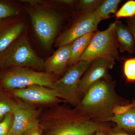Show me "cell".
I'll use <instances>...</instances> for the list:
<instances>
[{
  "mask_svg": "<svg viewBox=\"0 0 135 135\" xmlns=\"http://www.w3.org/2000/svg\"><path fill=\"white\" fill-rule=\"evenodd\" d=\"M114 64V61L103 58L92 61L80 81L79 90L81 98L89 87L95 82L102 79L111 80L109 71Z\"/></svg>",
  "mask_w": 135,
  "mask_h": 135,
  "instance_id": "cell-11",
  "label": "cell"
},
{
  "mask_svg": "<svg viewBox=\"0 0 135 135\" xmlns=\"http://www.w3.org/2000/svg\"><path fill=\"white\" fill-rule=\"evenodd\" d=\"M132 107L130 104L127 105H116L113 110L114 116H119L122 115L127 112L130 108Z\"/></svg>",
  "mask_w": 135,
  "mask_h": 135,
  "instance_id": "cell-24",
  "label": "cell"
},
{
  "mask_svg": "<svg viewBox=\"0 0 135 135\" xmlns=\"http://www.w3.org/2000/svg\"><path fill=\"white\" fill-rule=\"evenodd\" d=\"M102 0H81L79 2L80 15L95 11L103 2Z\"/></svg>",
  "mask_w": 135,
  "mask_h": 135,
  "instance_id": "cell-19",
  "label": "cell"
},
{
  "mask_svg": "<svg viewBox=\"0 0 135 135\" xmlns=\"http://www.w3.org/2000/svg\"><path fill=\"white\" fill-rule=\"evenodd\" d=\"M18 105V102L5 97L0 96V122L9 113H14Z\"/></svg>",
  "mask_w": 135,
  "mask_h": 135,
  "instance_id": "cell-18",
  "label": "cell"
},
{
  "mask_svg": "<svg viewBox=\"0 0 135 135\" xmlns=\"http://www.w3.org/2000/svg\"><path fill=\"white\" fill-rule=\"evenodd\" d=\"M41 110L26 102H18L14 114V119L9 135H23L38 126Z\"/></svg>",
  "mask_w": 135,
  "mask_h": 135,
  "instance_id": "cell-9",
  "label": "cell"
},
{
  "mask_svg": "<svg viewBox=\"0 0 135 135\" xmlns=\"http://www.w3.org/2000/svg\"><path fill=\"white\" fill-rule=\"evenodd\" d=\"M102 20L96 11L80 15L71 26L59 36L55 46L59 47L70 44L83 35L97 31L98 26Z\"/></svg>",
  "mask_w": 135,
  "mask_h": 135,
  "instance_id": "cell-8",
  "label": "cell"
},
{
  "mask_svg": "<svg viewBox=\"0 0 135 135\" xmlns=\"http://www.w3.org/2000/svg\"><path fill=\"white\" fill-rule=\"evenodd\" d=\"M0 66L44 70V62L35 53L24 36L19 37L7 49L0 53Z\"/></svg>",
  "mask_w": 135,
  "mask_h": 135,
  "instance_id": "cell-3",
  "label": "cell"
},
{
  "mask_svg": "<svg viewBox=\"0 0 135 135\" xmlns=\"http://www.w3.org/2000/svg\"><path fill=\"white\" fill-rule=\"evenodd\" d=\"M56 76L26 68L12 67L2 74L0 81L3 88L11 91L34 85L51 88Z\"/></svg>",
  "mask_w": 135,
  "mask_h": 135,
  "instance_id": "cell-5",
  "label": "cell"
},
{
  "mask_svg": "<svg viewBox=\"0 0 135 135\" xmlns=\"http://www.w3.org/2000/svg\"><path fill=\"white\" fill-rule=\"evenodd\" d=\"M57 2L60 3L62 4L65 5H71L75 2V1L73 0H62V1H57Z\"/></svg>",
  "mask_w": 135,
  "mask_h": 135,
  "instance_id": "cell-28",
  "label": "cell"
},
{
  "mask_svg": "<svg viewBox=\"0 0 135 135\" xmlns=\"http://www.w3.org/2000/svg\"><path fill=\"white\" fill-rule=\"evenodd\" d=\"M29 14L36 36L44 47L50 48L58 33L62 17L56 11L44 8L33 10Z\"/></svg>",
  "mask_w": 135,
  "mask_h": 135,
  "instance_id": "cell-7",
  "label": "cell"
},
{
  "mask_svg": "<svg viewBox=\"0 0 135 135\" xmlns=\"http://www.w3.org/2000/svg\"><path fill=\"white\" fill-rule=\"evenodd\" d=\"M23 135H42V131L40 125L30 129Z\"/></svg>",
  "mask_w": 135,
  "mask_h": 135,
  "instance_id": "cell-26",
  "label": "cell"
},
{
  "mask_svg": "<svg viewBox=\"0 0 135 135\" xmlns=\"http://www.w3.org/2000/svg\"><path fill=\"white\" fill-rule=\"evenodd\" d=\"M14 119L13 113L6 115L4 119L0 122V135H9Z\"/></svg>",
  "mask_w": 135,
  "mask_h": 135,
  "instance_id": "cell-23",
  "label": "cell"
},
{
  "mask_svg": "<svg viewBox=\"0 0 135 135\" xmlns=\"http://www.w3.org/2000/svg\"><path fill=\"white\" fill-rule=\"evenodd\" d=\"M123 72L128 81H135V58L129 59L125 61Z\"/></svg>",
  "mask_w": 135,
  "mask_h": 135,
  "instance_id": "cell-22",
  "label": "cell"
},
{
  "mask_svg": "<svg viewBox=\"0 0 135 135\" xmlns=\"http://www.w3.org/2000/svg\"><path fill=\"white\" fill-rule=\"evenodd\" d=\"M11 92L14 97L29 104L54 105L63 101L59 98L51 89L41 85H32Z\"/></svg>",
  "mask_w": 135,
  "mask_h": 135,
  "instance_id": "cell-10",
  "label": "cell"
},
{
  "mask_svg": "<svg viewBox=\"0 0 135 135\" xmlns=\"http://www.w3.org/2000/svg\"><path fill=\"white\" fill-rule=\"evenodd\" d=\"M128 28L133 35L135 44V16L131 18L128 20Z\"/></svg>",
  "mask_w": 135,
  "mask_h": 135,
  "instance_id": "cell-27",
  "label": "cell"
},
{
  "mask_svg": "<svg viewBox=\"0 0 135 135\" xmlns=\"http://www.w3.org/2000/svg\"><path fill=\"white\" fill-rule=\"evenodd\" d=\"M92 61L80 60L66 70L60 79L56 80L51 89L59 98L77 107L81 97L79 90L81 79Z\"/></svg>",
  "mask_w": 135,
  "mask_h": 135,
  "instance_id": "cell-4",
  "label": "cell"
},
{
  "mask_svg": "<svg viewBox=\"0 0 135 135\" xmlns=\"http://www.w3.org/2000/svg\"><path fill=\"white\" fill-rule=\"evenodd\" d=\"M18 14L19 11L16 8L8 3L0 1V20L15 16Z\"/></svg>",
  "mask_w": 135,
  "mask_h": 135,
  "instance_id": "cell-21",
  "label": "cell"
},
{
  "mask_svg": "<svg viewBox=\"0 0 135 135\" xmlns=\"http://www.w3.org/2000/svg\"><path fill=\"white\" fill-rule=\"evenodd\" d=\"M95 32L83 35L76 39L72 43L71 56L68 66L71 67L79 61L80 58L88 46Z\"/></svg>",
  "mask_w": 135,
  "mask_h": 135,
  "instance_id": "cell-15",
  "label": "cell"
},
{
  "mask_svg": "<svg viewBox=\"0 0 135 135\" xmlns=\"http://www.w3.org/2000/svg\"><path fill=\"white\" fill-rule=\"evenodd\" d=\"M130 105L132 107H135V101H133V103L131 104Z\"/></svg>",
  "mask_w": 135,
  "mask_h": 135,
  "instance_id": "cell-30",
  "label": "cell"
},
{
  "mask_svg": "<svg viewBox=\"0 0 135 135\" xmlns=\"http://www.w3.org/2000/svg\"><path fill=\"white\" fill-rule=\"evenodd\" d=\"M109 131H101L98 132L94 135H108Z\"/></svg>",
  "mask_w": 135,
  "mask_h": 135,
  "instance_id": "cell-29",
  "label": "cell"
},
{
  "mask_svg": "<svg viewBox=\"0 0 135 135\" xmlns=\"http://www.w3.org/2000/svg\"><path fill=\"white\" fill-rule=\"evenodd\" d=\"M72 43L58 48L44 62L45 72L55 75L64 74L71 56Z\"/></svg>",
  "mask_w": 135,
  "mask_h": 135,
  "instance_id": "cell-12",
  "label": "cell"
},
{
  "mask_svg": "<svg viewBox=\"0 0 135 135\" xmlns=\"http://www.w3.org/2000/svg\"><path fill=\"white\" fill-rule=\"evenodd\" d=\"M115 16L118 19L135 16V1L130 0L126 2L119 10L117 11Z\"/></svg>",
  "mask_w": 135,
  "mask_h": 135,
  "instance_id": "cell-20",
  "label": "cell"
},
{
  "mask_svg": "<svg viewBox=\"0 0 135 135\" xmlns=\"http://www.w3.org/2000/svg\"><path fill=\"white\" fill-rule=\"evenodd\" d=\"M103 58L115 62L120 59L115 32V23L102 31H96L79 61Z\"/></svg>",
  "mask_w": 135,
  "mask_h": 135,
  "instance_id": "cell-6",
  "label": "cell"
},
{
  "mask_svg": "<svg viewBox=\"0 0 135 135\" xmlns=\"http://www.w3.org/2000/svg\"><path fill=\"white\" fill-rule=\"evenodd\" d=\"M39 125L42 135H94L111 128L92 119L76 107L56 104L42 112Z\"/></svg>",
  "mask_w": 135,
  "mask_h": 135,
  "instance_id": "cell-1",
  "label": "cell"
},
{
  "mask_svg": "<svg viewBox=\"0 0 135 135\" xmlns=\"http://www.w3.org/2000/svg\"><path fill=\"white\" fill-rule=\"evenodd\" d=\"M3 95V92L0 89V96Z\"/></svg>",
  "mask_w": 135,
  "mask_h": 135,
  "instance_id": "cell-31",
  "label": "cell"
},
{
  "mask_svg": "<svg viewBox=\"0 0 135 135\" xmlns=\"http://www.w3.org/2000/svg\"><path fill=\"white\" fill-rule=\"evenodd\" d=\"M108 135H135V134H129L122 129L116 127L113 128H111L109 131Z\"/></svg>",
  "mask_w": 135,
  "mask_h": 135,
  "instance_id": "cell-25",
  "label": "cell"
},
{
  "mask_svg": "<svg viewBox=\"0 0 135 135\" xmlns=\"http://www.w3.org/2000/svg\"><path fill=\"white\" fill-rule=\"evenodd\" d=\"M118 105L122 104L114 83L111 80L102 79L89 87L76 107L92 119L107 123L113 116V108Z\"/></svg>",
  "mask_w": 135,
  "mask_h": 135,
  "instance_id": "cell-2",
  "label": "cell"
},
{
  "mask_svg": "<svg viewBox=\"0 0 135 135\" xmlns=\"http://www.w3.org/2000/svg\"><path fill=\"white\" fill-rule=\"evenodd\" d=\"M109 122L116 123L117 127L129 134H135V107H132L126 113L114 116Z\"/></svg>",
  "mask_w": 135,
  "mask_h": 135,
  "instance_id": "cell-16",
  "label": "cell"
},
{
  "mask_svg": "<svg viewBox=\"0 0 135 135\" xmlns=\"http://www.w3.org/2000/svg\"><path fill=\"white\" fill-rule=\"evenodd\" d=\"M5 20H0V53L19 38L24 27L23 22Z\"/></svg>",
  "mask_w": 135,
  "mask_h": 135,
  "instance_id": "cell-13",
  "label": "cell"
},
{
  "mask_svg": "<svg viewBox=\"0 0 135 135\" xmlns=\"http://www.w3.org/2000/svg\"><path fill=\"white\" fill-rule=\"evenodd\" d=\"M121 2L120 0L103 1L96 11L102 19H107L112 13L116 14Z\"/></svg>",
  "mask_w": 135,
  "mask_h": 135,
  "instance_id": "cell-17",
  "label": "cell"
},
{
  "mask_svg": "<svg viewBox=\"0 0 135 135\" xmlns=\"http://www.w3.org/2000/svg\"><path fill=\"white\" fill-rule=\"evenodd\" d=\"M114 23L115 34L119 51L122 53H134V41L129 28L120 20H117Z\"/></svg>",
  "mask_w": 135,
  "mask_h": 135,
  "instance_id": "cell-14",
  "label": "cell"
}]
</instances>
